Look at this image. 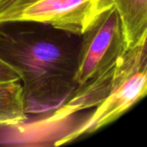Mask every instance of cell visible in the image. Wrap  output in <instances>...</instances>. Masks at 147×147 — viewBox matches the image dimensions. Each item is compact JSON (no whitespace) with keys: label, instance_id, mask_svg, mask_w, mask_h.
Listing matches in <instances>:
<instances>
[{"label":"cell","instance_id":"obj_1","mask_svg":"<svg viewBox=\"0 0 147 147\" xmlns=\"http://www.w3.org/2000/svg\"><path fill=\"white\" fill-rule=\"evenodd\" d=\"M81 36L33 21L0 22V59L21 76L26 113L53 112L75 90Z\"/></svg>","mask_w":147,"mask_h":147},{"label":"cell","instance_id":"obj_2","mask_svg":"<svg viewBox=\"0 0 147 147\" xmlns=\"http://www.w3.org/2000/svg\"><path fill=\"white\" fill-rule=\"evenodd\" d=\"M126 50L121 22L113 5L81 35L75 89L112 67Z\"/></svg>","mask_w":147,"mask_h":147},{"label":"cell","instance_id":"obj_3","mask_svg":"<svg viewBox=\"0 0 147 147\" xmlns=\"http://www.w3.org/2000/svg\"><path fill=\"white\" fill-rule=\"evenodd\" d=\"M146 41L127 49L119 60L97 77L77 87L70 96L50 115L46 123H59L71 115L97 107L122 81L147 67Z\"/></svg>","mask_w":147,"mask_h":147},{"label":"cell","instance_id":"obj_4","mask_svg":"<svg viewBox=\"0 0 147 147\" xmlns=\"http://www.w3.org/2000/svg\"><path fill=\"white\" fill-rule=\"evenodd\" d=\"M113 5V0H37L0 22H38L81 36Z\"/></svg>","mask_w":147,"mask_h":147},{"label":"cell","instance_id":"obj_5","mask_svg":"<svg viewBox=\"0 0 147 147\" xmlns=\"http://www.w3.org/2000/svg\"><path fill=\"white\" fill-rule=\"evenodd\" d=\"M147 67L140 69L122 81L97 106L92 115L81 125L57 140L61 146L86 134H93L109 125L129 110L146 94Z\"/></svg>","mask_w":147,"mask_h":147},{"label":"cell","instance_id":"obj_6","mask_svg":"<svg viewBox=\"0 0 147 147\" xmlns=\"http://www.w3.org/2000/svg\"><path fill=\"white\" fill-rule=\"evenodd\" d=\"M120 17L127 49L147 38V0H113Z\"/></svg>","mask_w":147,"mask_h":147},{"label":"cell","instance_id":"obj_7","mask_svg":"<svg viewBox=\"0 0 147 147\" xmlns=\"http://www.w3.org/2000/svg\"><path fill=\"white\" fill-rule=\"evenodd\" d=\"M20 81L0 83V127H16L28 118Z\"/></svg>","mask_w":147,"mask_h":147},{"label":"cell","instance_id":"obj_8","mask_svg":"<svg viewBox=\"0 0 147 147\" xmlns=\"http://www.w3.org/2000/svg\"><path fill=\"white\" fill-rule=\"evenodd\" d=\"M37 0H0V21L7 15L34 3Z\"/></svg>","mask_w":147,"mask_h":147},{"label":"cell","instance_id":"obj_9","mask_svg":"<svg viewBox=\"0 0 147 147\" xmlns=\"http://www.w3.org/2000/svg\"><path fill=\"white\" fill-rule=\"evenodd\" d=\"M20 74L9 65L0 59V83L20 81Z\"/></svg>","mask_w":147,"mask_h":147}]
</instances>
